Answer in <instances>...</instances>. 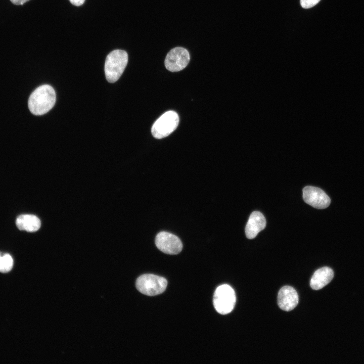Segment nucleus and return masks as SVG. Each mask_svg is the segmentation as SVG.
<instances>
[{
	"instance_id": "obj_3",
	"label": "nucleus",
	"mask_w": 364,
	"mask_h": 364,
	"mask_svg": "<svg viewBox=\"0 0 364 364\" xmlns=\"http://www.w3.org/2000/svg\"><path fill=\"white\" fill-rule=\"evenodd\" d=\"M234 290L229 285L218 286L214 294L213 305L215 310L221 314H226L234 309L236 303Z\"/></svg>"
},
{
	"instance_id": "obj_4",
	"label": "nucleus",
	"mask_w": 364,
	"mask_h": 364,
	"mask_svg": "<svg viewBox=\"0 0 364 364\" xmlns=\"http://www.w3.org/2000/svg\"><path fill=\"white\" fill-rule=\"evenodd\" d=\"M136 289L142 294L155 296L163 293L166 288L167 281L163 277L153 274H144L136 281Z\"/></svg>"
},
{
	"instance_id": "obj_2",
	"label": "nucleus",
	"mask_w": 364,
	"mask_h": 364,
	"mask_svg": "<svg viewBox=\"0 0 364 364\" xmlns=\"http://www.w3.org/2000/svg\"><path fill=\"white\" fill-rule=\"evenodd\" d=\"M128 62V54L124 50H115L107 56L105 63V73L109 82L117 81L122 74Z\"/></svg>"
},
{
	"instance_id": "obj_11",
	"label": "nucleus",
	"mask_w": 364,
	"mask_h": 364,
	"mask_svg": "<svg viewBox=\"0 0 364 364\" xmlns=\"http://www.w3.org/2000/svg\"><path fill=\"white\" fill-rule=\"evenodd\" d=\"M334 272L329 267L325 266L317 269L314 272L310 280L311 288L315 290H320L333 279Z\"/></svg>"
},
{
	"instance_id": "obj_12",
	"label": "nucleus",
	"mask_w": 364,
	"mask_h": 364,
	"mask_svg": "<svg viewBox=\"0 0 364 364\" xmlns=\"http://www.w3.org/2000/svg\"><path fill=\"white\" fill-rule=\"evenodd\" d=\"M16 224L20 230L34 232L39 230L41 223L39 219L34 215L22 214L17 218Z\"/></svg>"
},
{
	"instance_id": "obj_9",
	"label": "nucleus",
	"mask_w": 364,
	"mask_h": 364,
	"mask_svg": "<svg viewBox=\"0 0 364 364\" xmlns=\"http://www.w3.org/2000/svg\"><path fill=\"white\" fill-rule=\"evenodd\" d=\"M298 295L294 288L285 286L281 288L278 295V304L279 307L286 311L293 310L298 304Z\"/></svg>"
},
{
	"instance_id": "obj_5",
	"label": "nucleus",
	"mask_w": 364,
	"mask_h": 364,
	"mask_svg": "<svg viewBox=\"0 0 364 364\" xmlns=\"http://www.w3.org/2000/svg\"><path fill=\"white\" fill-rule=\"evenodd\" d=\"M179 117L174 111H168L163 114L153 124L151 132L158 139L168 136L178 126Z\"/></svg>"
},
{
	"instance_id": "obj_7",
	"label": "nucleus",
	"mask_w": 364,
	"mask_h": 364,
	"mask_svg": "<svg viewBox=\"0 0 364 364\" xmlns=\"http://www.w3.org/2000/svg\"><path fill=\"white\" fill-rule=\"evenodd\" d=\"M155 244L158 249L168 254H177L183 249L182 242L178 237L164 231L157 235Z\"/></svg>"
},
{
	"instance_id": "obj_1",
	"label": "nucleus",
	"mask_w": 364,
	"mask_h": 364,
	"mask_svg": "<svg viewBox=\"0 0 364 364\" xmlns=\"http://www.w3.org/2000/svg\"><path fill=\"white\" fill-rule=\"evenodd\" d=\"M56 95L54 89L49 84L36 88L28 99V108L35 115H41L49 112L54 106Z\"/></svg>"
},
{
	"instance_id": "obj_14",
	"label": "nucleus",
	"mask_w": 364,
	"mask_h": 364,
	"mask_svg": "<svg viewBox=\"0 0 364 364\" xmlns=\"http://www.w3.org/2000/svg\"><path fill=\"white\" fill-rule=\"evenodd\" d=\"M321 0H300L301 7L304 9H309L315 6Z\"/></svg>"
},
{
	"instance_id": "obj_10",
	"label": "nucleus",
	"mask_w": 364,
	"mask_h": 364,
	"mask_svg": "<svg viewBox=\"0 0 364 364\" xmlns=\"http://www.w3.org/2000/svg\"><path fill=\"white\" fill-rule=\"evenodd\" d=\"M266 226L264 215L259 211H253L249 216L245 228V234L248 239H254Z\"/></svg>"
},
{
	"instance_id": "obj_16",
	"label": "nucleus",
	"mask_w": 364,
	"mask_h": 364,
	"mask_svg": "<svg viewBox=\"0 0 364 364\" xmlns=\"http://www.w3.org/2000/svg\"><path fill=\"white\" fill-rule=\"evenodd\" d=\"M11 2L14 5H23L24 4L29 1V0H10Z\"/></svg>"
},
{
	"instance_id": "obj_13",
	"label": "nucleus",
	"mask_w": 364,
	"mask_h": 364,
	"mask_svg": "<svg viewBox=\"0 0 364 364\" xmlns=\"http://www.w3.org/2000/svg\"><path fill=\"white\" fill-rule=\"evenodd\" d=\"M13 266V259L7 253L0 252V272L6 273L10 271Z\"/></svg>"
},
{
	"instance_id": "obj_8",
	"label": "nucleus",
	"mask_w": 364,
	"mask_h": 364,
	"mask_svg": "<svg viewBox=\"0 0 364 364\" xmlns=\"http://www.w3.org/2000/svg\"><path fill=\"white\" fill-rule=\"evenodd\" d=\"M303 199L306 203L317 209H325L331 203L329 197L323 190L310 186L303 189Z\"/></svg>"
},
{
	"instance_id": "obj_6",
	"label": "nucleus",
	"mask_w": 364,
	"mask_h": 364,
	"mask_svg": "<svg viewBox=\"0 0 364 364\" xmlns=\"http://www.w3.org/2000/svg\"><path fill=\"white\" fill-rule=\"evenodd\" d=\"M190 60V54L187 49L176 47L167 54L164 61L165 66L171 72L179 71L187 66Z\"/></svg>"
},
{
	"instance_id": "obj_15",
	"label": "nucleus",
	"mask_w": 364,
	"mask_h": 364,
	"mask_svg": "<svg viewBox=\"0 0 364 364\" xmlns=\"http://www.w3.org/2000/svg\"><path fill=\"white\" fill-rule=\"evenodd\" d=\"M70 2L74 6H80L83 4L85 0H69Z\"/></svg>"
}]
</instances>
